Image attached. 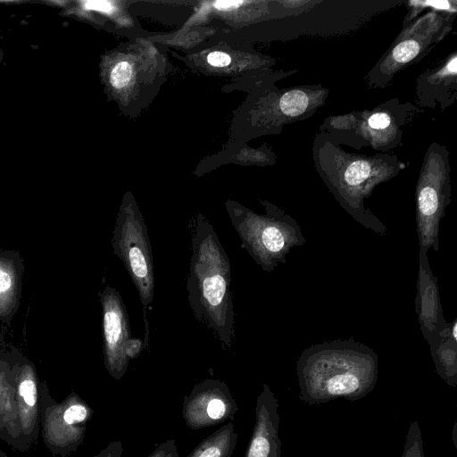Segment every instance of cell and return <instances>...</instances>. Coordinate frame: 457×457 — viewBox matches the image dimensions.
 Listing matches in <instances>:
<instances>
[{"label":"cell","mask_w":457,"mask_h":457,"mask_svg":"<svg viewBox=\"0 0 457 457\" xmlns=\"http://www.w3.org/2000/svg\"><path fill=\"white\" fill-rule=\"evenodd\" d=\"M299 398L314 405L343 398L357 401L378 378V356L353 339L334 340L304 349L296 362Z\"/></svg>","instance_id":"6da1fadb"},{"label":"cell","mask_w":457,"mask_h":457,"mask_svg":"<svg viewBox=\"0 0 457 457\" xmlns=\"http://www.w3.org/2000/svg\"><path fill=\"white\" fill-rule=\"evenodd\" d=\"M187 290L195 319L230 346L235 337L230 262L212 225L202 215L194 225Z\"/></svg>","instance_id":"7a4b0ae2"},{"label":"cell","mask_w":457,"mask_h":457,"mask_svg":"<svg viewBox=\"0 0 457 457\" xmlns=\"http://www.w3.org/2000/svg\"><path fill=\"white\" fill-rule=\"evenodd\" d=\"M228 214L243 246L264 271L286 263L290 250L306 242L296 220L274 205L265 215L242 206L228 207Z\"/></svg>","instance_id":"3957f363"},{"label":"cell","mask_w":457,"mask_h":457,"mask_svg":"<svg viewBox=\"0 0 457 457\" xmlns=\"http://www.w3.org/2000/svg\"><path fill=\"white\" fill-rule=\"evenodd\" d=\"M113 253L120 258L146 310L154 299V275L147 227L132 203L123 204L118 213L112 240Z\"/></svg>","instance_id":"277c9868"},{"label":"cell","mask_w":457,"mask_h":457,"mask_svg":"<svg viewBox=\"0 0 457 457\" xmlns=\"http://www.w3.org/2000/svg\"><path fill=\"white\" fill-rule=\"evenodd\" d=\"M427 158L416 187V227L420 253L438 250L439 225L450 204L449 170Z\"/></svg>","instance_id":"5b68a950"},{"label":"cell","mask_w":457,"mask_h":457,"mask_svg":"<svg viewBox=\"0 0 457 457\" xmlns=\"http://www.w3.org/2000/svg\"><path fill=\"white\" fill-rule=\"evenodd\" d=\"M104 350L110 367L121 369L127 362L125 345L130 338L129 315L118 290L106 287L102 292Z\"/></svg>","instance_id":"8992f818"},{"label":"cell","mask_w":457,"mask_h":457,"mask_svg":"<svg viewBox=\"0 0 457 457\" xmlns=\"http://www.w3.org/2000/svg\"><path fill=\"white\" fill-rule=\"evenodd\" d=\"M420 268L415 300L416 312L423 337L430 345L448 324L444 319L437 279L433 275L427 254L420 253Z\"/></svg>","instance_id":"52a82bcc"},{"label":"cell","mask_w":457,"mask_h":457,"mask_svg":"<svg viewBox=\"0 0 457 457\" xmlns=\"http://www.w3.org/2000/svg\"><path fill=\"white\" fill-rule=\"evenodd\" d=\"M430 354L440 378L452 387L457 386V319L448 323L429 345Z\"/></svg>","instance_id":"ba28073f"},{"label":"cell","mask_w":457,"mask_h":457,"mask_svg":"<svg viewBox=\"0 0 457 457\" xmlns=\"http://www.w3.org/2000/svg\"><path fill=\"white\" fill-rule=\"evenodd\" d=\"M425 38L418 36H401L394 45L392 50L386 54L385 64L387 71L395 72L400 67L411 62L421 53Z\"/></svg>","instance_id":"9c48e42d"},{"label":"cell","mask_w":457,"mask_h":457,"mask_svg":"<svg viewBox=\"0 0 457 457\" xmlns=\"http://www.w3.org/2000/svg\"><path fill=\"white\" fill-rule=\"evenodd\" d=\"M311 104V97L306 91L295 88L286 92L279 100L283 114L296 117L303 114Z\"/></svg>","instance_id":"30bf717a"},{"label":"cell","mask_w":457,"mask_h":457,"mask_svg":"<svg viewBox=\"0 0 457 457\" xmlns=\"http://www.w3.org/2000/svg\"><path fill=\"white\" fill-rule=\"evenodd\" d=\"M402 457H425L421 430L417 420L409 425Z\"/></svg>","instance_id":"8fae6325"},{"label":"cell","mask_w":457,"mask_h":457,"mask_svg":"<svg viewBox=\"0 0 457 457\" xmlns=\"http://www.w3.org/2000/svg\"><path fill=\"white\" fill-rule=\"evenodd\" d=\"M132 76L131 65L125 61L118 62L111 71V83L115 88H122L130 81Z\"/></svg>","instance_id":"7c38bea8"},{"label":"cell","mask_w":457,"mask_h":457,"mask_svg":"<svg viewBox=\"0 0 457 457\" xmlns=\"http://www.w3.org/2000/svg\"><path fill=\"white\" fill-rule=\"evenodd\" d=\"M20 394L28 405H35L37 399V388L33 380L24 379L20 385Z\"/></svg>","instance_id":"4fadbf2b"},{"label":"cell","mask_w":457,"mask_h":457,"mask_svg":"<svg viewBox=\"0 0 457 457\" xmlns=\"http://www.w3.org/2000/svg\"><path fill=\"white\" fill-rule=\"evenodd\" d=\"M87 410L84 406L75 404L70 406L63 414V420L67 424H73L85 420Z\"/></svg>","instance_id":"5bb4252c"},{"label":"cell","mask_w":457,"mask_h":457,"mask_svg":"<svg viewBox=\"0 0 457 457\" xmlns=\"http://www.w3.org/2000/svg\"><path fill=\"white\" fill-rule=\"evenodd\" d=\"M367 123L373 129H385L391 124V118L385 112H378L369 117Z\"/></svg>","instance_id":"9a60e30c"},{"label":"cell","mask_w":457,"mask_h":457,"mask_svg":"<svg viewBox=\"0 0 457 457\" xmlns=\"http://www.w3.org/2000/svg\"><path fill=\"white\" fill-rule=\"evenodd\" d=\"M12 278L6 269L0 267V301L5 300L12 288Z\"/></svg>","instance_id":"2e32d148"},{"label":"cell","mask_w":457,"mask_h":457,"mask_svg":"<svg viewBox=\"0 0 457 457\" xmlns=\"http://www.w3.org/2000/svg\"><path fill=\"white\" fill-rule=\"evenodd\" d=\"M207 62L214 67H225L230 63L231 58L226 53L215 51L209 54L207 56Z\"/></svg>","instance_id":"e0dca14e"},{"label":"cell","mask_w":457,"mask_h":457,"mask_svg":"<svg viewBox=\"0 0 457 457\" xmlns=\"http://www.w3.org/2000/svg\"><path fill=\"white\" fill-rule=\"evenodd\" d=\"M226 407L222 401L219 399L212 400L207 407V413L212 419H219L225 413Z\"/></svg>","instance_id":"ac0fdd59"},{"label":"cell","mask_w":457,"mask_h":457,"mask_svg":"<svg viewBox=\"0 0 457 457\" xmlns=\"http://www.w3.org/2000/svg\"><path fill=\"white\" fill-rule=\"evenodd\" d=\"M143 347V341L140 338L130 337L125 345V353L127 356H137Z\"/></svg>","instance_id":"d6986e66"},{"label":"cell","mask_w":457,"mask_h":457,"mask_svg":"<svg viewBox=\"0 0 457 457\" xmlns=\"http://www.w3.org/2000/svg\"><path fill=\"white\" fill-rule=\"evenodd\" d=\"M84 7L88 10L109 12L114 8L113 4L109 1H87Z\"/></svg>","instance_id":"ffe728a7"},{"label":"cell","mask_w":457,"mask_h":457,"mask_svg":"<svg viewBox=\"0 0 457 457\" xmlns=\"http://www.w3.org/2000/svg\"><path fill=\"white\" fill-rule=\"evenodd\" d=\"M242 4V1H216L213 4L216 9L224 11L236 8Z\"/></svg>","instance_id":"44dd1931"},{"label":"cell","mask_w":457,"mask_h":457,"mask_svg":"<svg viewBox=\"0 0 457 457\" xmlns=\"http://www.w3.org/2000/svg\"><path fill=\"white\" fill-rule=\"evenodd\" d=\"M220 450L216 447H210L201 453L199 457H220Z\"/></svg>","instance_id":"7402d4cb"},{"label":"cell","mask_w":457,"mask_h":457,"mask_svg":"<svg viewBox=\"0 0 457 457\" xmlns=\"http://www.w3.org/2000/svg\"><path fill=\"white\" fill-rule=\"evenodd\" d=\"M456 431H457V422L455 421L453 424V430H452V440L453 442L455 448H457Z\"/></svg>","instance_id":"603a6c76"}]
</instances>
